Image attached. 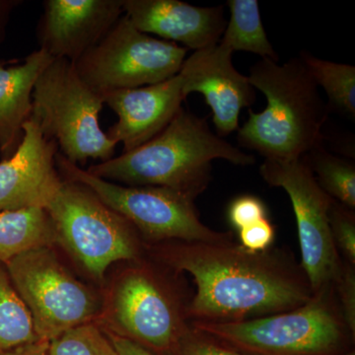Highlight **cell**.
<instances>
[{"instance_id":"83f0119b","label":"cell","mask_w":355,"mask_h":355,"mask_svg":"<svg viewBox=\"0 0 355 355\" xmlns=\"http://www.w3.org/2000/svg\"><path fill=\"white\" fill-rule=\"evenodd\" d=\"M241 246L250 252H263L270 249L275 237V229L268 218L240 229Z\"/></svg>"},{"instance_id":"8992f818","label":"cell","mask_w":355,"mask_h":355,"mask_svg":"<svg viewBox=\"0 0 355 355\" xmlns=\"http://www.w3.org/2000/svg\"><path fill=\"white\" fill-rule=\"evenodd\" d=\"M60 176L85 186L105 205L127 219L149 241L224 242L232 232H218L200 221L195 198L162 187L121 186L93 176L58 151Z\"/></svg>"},{"instance_id":"52a82bcc","label":"cell","mask_w":355,"mask_h":355,"mask_svg":"<svg viewBox=\"0 0 355 355\" xmlns=\"http://www.w3.org/2000/svg\"><path fill=\"white\" fill-rule=\"evenodd\" d=\"M44 209L53 220L58 242L96 279H102L114 261L139 258L137 229L83 184L62 178Z\"/></svg>"},{"instance_id":"9c48e42d","label":"cell","mask_w":355,"mask_h":355,"mask_svg":"<svg viewBox=\"0 0 355 355\" xmlns=\"http://www.w3.org/2000/svg\"><path fill=\"white\" fill-rule=\"evenodd\" d=\"M187 53L181 44L140 32L123 14L73 64L84 83L104 95L154 85L177 76Z\"/></svg>"},{"instance_id":"2e32d148","label":"cell","mask_w":355,"mask_h":355,"mask_svg":"<svg viewBox=\"0 0 355 355\" xmlns=\"http://www.w3.org/2000/svg\"><path fill=\"white\" fill-rule=\"evenodd\" d=\"M123 14L140 32L200 51L220 42L223 6L200 7L180 0H123Z\"/></svg>"},{"instance_id":"d6986e66","label":"cell","mask_w":355,"mask_h":355,"mask_svg":"<svg viewBox=\"0 0 355 355\" xmlns=\"http://www.w3.org/2000/svg\"><path fill=\"white\" fill-rule=\"evenodd\" d=\"M230 19L219 44L229 51H246L263 58L279 62L275 51L261 22L258 0H229Z\"/></svg>"},{"instance_id":"4316f807","label":"cell","mask_w":355,"mask_h":355,"mask_svg":"<svg viewBox=\"0 0 355 355\" xmlns=\"http://www.w3.org/2000/svg\"><path fill=\"white\" fill-rule=\"evenodd\" d=\"M178 352L180 355H243L195 329L184 336Z\"/></svg>"},{"instance_id":"30bf717a","label":"cell","mask_w":355,"mask_h":355,"mask_svg":"<svg viewBox=\"0 0 355 355\" xmlns=\"http://www.w3.org/2000/svg\"><path fill=\"white\" fill-rule=\"evenodd\" d=\"M260 173L266 184L284 189L291 198L297 223L301 266L313 293L328 291L343 266L330 225L335 200L319 186L304 156L291 161L265 160Z\"/></svg>"},{"instance_id":"5b68a950","label":"cell","mask_w":355,"mask_h":355,"mask_svg":"<svg viewBox=\"0 0 355 355\" xmlns=\"http://www.w3.org/2000/svg\"><path fill=\"white\" fill-rule=\"evenodd\" d=\"M331 297V288L286 312L245 321L193 322V329L248 354H330L342 345L345 323Z\"/></svg>"},{"instance_id":"d6a6232c","label":"cell","mask_w":355,"mask_h":355,"mask_svg":"<svg viewBox=\"0 0 355 355\" xmlns=\"http://www.w3.org/2000/svg\"><path fill=\"white\" fill-rule=\"evenodd\" d=\"M345 355H355V354H354V352H352V354H345Z\"/></svg>"},{"instance_id":"4dcf8cb0","label":"cell","mask_w":355,"mask_h":355,"mask_svg":"<svg viewBox=\"0 0 355 355\" xmlns=\"http://www.w3.org/2000/svg\"><path fill=\"white\" fill-rule=\"evenodd\" d=\"M22 1L17 0H0V43L6 37V25L14 8Z\"/></svg>"},{"instance_id":"4fadbf2b","label":"cell","mask_w":355,"mask_h":355,"mask_svg":"<svg viewBox=\"0 0 355 355\" xmlns=\"http://www.w3.org/2000/svg\"><path fill=\"white\" fill-rule=\"evenodd\" d=\"M233 53L217 44L186 58L179 76L184 94L200 93L211 109L212 121L221 139L239 130L240 113L256 101V89L232 62Z\"/></svg>"},{"instance_id":"3957f363","label":"cell","mask_w":355,"mask_h":355,"mask_svg":"<svg viewBox=\"0 0 355 355\" xmlns=\"http://www.w3.org/2000/svg\"><path fill=\"white\" fill-rule=\"evenodd\" d=\"M248 77L268 104L261 113L249 109V118L237 130L240 146L270 161L295 160L323 146L329 106L301 58L282 64L263 58Z\"/></svg>"},{"instance_id":"e0dca14e","label":"cell","mask_w":355,"mask_h":355,"mask_svg":"<svg viewBox=\"0 0 355 355\" xmlns=\"http://www.w3.org/2000/svg\"><path fill=\"white\" fill-rule=\"evenodd\" d=\"M53 58L46 51H33L22 62L0 60V153L10 157L19 146L23 127L32 114L35 84Z\"/></svg>"},{"instance_id":"5bb4252c","label":"cell","mask_w":355,"mask_h":355,"mask_svg":"<svg viewBox=\"0 0 355 355\" xmlns=\"http://www.w3.org/2000/svg\"><path fill=\"white\" fill-rule=\"evenodd\" d=\"M40 49L72 64L96 46L123 15V0H46Z\"/></svg>"},{"instance_id":"9a60e30c","label":"cell","mask_w":355,"mask_h":355,"mask_svg":"<svg viewBox=\"0 0 355 355\" xmlns=\"http://www.w3.org/2000/svg\"><path fill=\"white\" fill-rule=\"evenodd\" d=\"M118 116L109 128V139L123 144V153L137 148L159 135L176 116L186 100L181 76L144 87L123 89L103 95Z\"/></svg>"},{"instance_id":"6da1fadb","label":"cell","mask_w":355,"mask_h":355,"mask_svg":"<svg viewBox=\"0 0 355 355\" xmlns=\"http://www.w3.org/2000/svg\"><path fill=\"white\" fill-rule=\"evenodd\" d=\"M159 258L190 273L197 291L188 306L193 322H238L295 309L314 296L302 266L288 252H250L233 240L172 241Z\"/></svg>"},{"instance_id":"d4e9b609","label":"cell","mask_w":355,"mask_h":355,"mask_svg":"<svg viewBox=\"0 0 355 355\" xmlns=\"http://www.w3.org/2000/svg\"><path fill=\"white\" fill-rule=\"evenodd\" d=\"M228 220L233 227L240 229L268 218V210L261 198L254 196H240L228 207Z\"/></svg>"},{"instance_id":"484cf974","label":"cell","mask_w":355,"mask_h":355,"mask_svg":"<svg viewBox=\"0 0 355 355\" xmlns=\"http://www.w3.org/2000/svg\"><path fill=\"white\" fill-rule=\"evenodd\" d=\"M354 266H342L338 279L334 286L338 289V298H340V308H342V317L345 326L355 334V272Z\"/></svg>"},{"instance_id":"44dd1931","label":"cell","mask_w":355,"mask_h":355,"mask_svg":"<svg viewBox=\"0 0 355 355\" xmlns=\"http://www.w3.org/2000/svg\"><path fill=\"white\" fill-rule=\"evenodd\" d=\"M304 158L324 193L336 202L354 210V163L328 153L323 146L311 151Z\"/></svg>"},{"instance_id":"603a6c76","label":"cell","mask_w":355,"mask_h":355,"mask_svg":"<svg viewBox=\"0 0 355 355\" xmlns=\"http://www.w3.org/2000/svg\"><path fill=\"white\" fill-rule=\"evenodd\" d=\"M101 331L92 324L67 331L49 343L51 355H105L101 347Z\"/></svg>"},{"instance_id":"8fae6325","label":"cell","mask_w":355,"mask_h":355,"mask_svg":"<svg viewBox=\"0 0 355 355\" xmlns=\"http://www.w3.org/2000/svg\"><path fill=\"white\" fill-rule=\"evenodd\" d=\"M146 266L127 270L114 286L112 314L121 336L144 349L168 352L191 331L188 306Z\"/></svg>"},{"instance_id":"7c38bea8","label":"cell","mask_w":355,"mask_h":355,"mask_svg":"<svg viewBox=\"0 0 355 355\" xmlns=\"http://www.w3.org/2000/svg\"><path fill=\"white\" fill-rule=\"evenodd\" d=\"M15 153L0 162V212L46 209L62 177L55 165L60 149L32 116L23 127Z\"/></svg>"},{"instance_id":"ba28073f","label":"cell","mask_w":355,"mask_h":355,"mask_svg":"<svg viewBox=\"0 0 355 355\" xmlns=\"http://www.w3.org/2000/svg\"><path fill=\"white\" fill-rule=\"evenodd\" d=\"M13 286L31 313L40 340L50 343L90 322L101 311L94 291L76 279L51 247H40L6 263Z\"/></svg>"},{"instance_id":"cb8c5ba5","label":"cell","mask_w":355,"mask_h":355,"mask_svg":"<svg viewBox=\"0 0 355 355\" xmlns=\"http://www.w3.org/2000/svg\"><path fill=\"white\" fill-rule=\"evenodd\" d=\"M331 235L338 251L350 265H355V217L354 210L334 202L330 211Z\"/></svg>"},{"instance_id":"ac0fdd59","label":"cell","mask_w":355,"mask_h":355,"mask_svg":"<svg viewBox=\"0 0 355 355\" xmlns=\"http://www.w3.org/2000/svg\"><path fill=\"white\" fill-rule=\"evenodd\" d=\"M57 242L55 226L46 209L0 212V261L4 265L25 252Z\"/></svg>"},{"instance_id":"ffe728a7","label":"cell","mask_w":355,"mask_h":355,"mask_svg":"<svg viewBox=\"0 0 355 355\" xmlns=\"http://www.w3.org/2000/svg\"><path fill=\"white\" fill-rule=\"evenodd\" d=\"M31 313L9 277L0 268V352L38 342Z\"/></svg>"},{"instance_id":"f1b7e54d","label":"cell","mask_w":355,"mask_h":355,"mask_svg":"<svg viewBox=\"0 0 355 355\" xmlns=\"http://www.w3.org/2000/svg\"><path fill=\"white\" fill-rule=\"evenodd\" d=\"M108 340L118 355H154L139 343L132 342L120 335L109 334Z\"/></svg>"},{"instance_id":"1f68e13d","label":"cell","mask_w":355,"mask_h":355,"mask_svg":"<svg viewBox=\"0 0 355 355\" xmlns=\"http://www.w3.org/2000/svg\"><path fill=\"white\" fill-rule=\"evenodd\" d=\"M100 340H101V347L105 355H118L116 352H114V347H112L108 338H106L103 334H101Z\"/></svg>"},{"instance_id":"7402d4cb","label":"cell","mask_w":355,"mask_h":355,"mask_svg":"<svg viewBox=\"0 0 355 355\" xmlns=\"http://www.w3.org/2000/svg\"><path fill=\"white\" fill-rule=\"evenodd\" d=\"M301 60L318 87L328 96L330 106L343 114L355 116V67L321 60L302 51Z\"/></svg>"},{"instance_id":"7a4b0ae2","label":"cell","mask_w":355,"mask_h":355,"mask_svg":"<svg viewBox=\"0 0 355 355\" xmlns=\"http://www.w3.org/2000/svg\"><path fill=\"white\" fill-rule=\"evenodd\" d=\"M253 165L254 157L210 130L207 119L184 108L159 135L118 157L91 165L87 172L132 187H162L195 198L211 180L212 161Z\"/></svg>"},{"instance_id":"f546056e","label":"cell","mask_w":355,"mask_h":355,"mask_svg":"<svg viewBox=\"0 0 355 355\" xmlns=\"http://www.w3.org/2000/svg\"><path fill=\"white\" fill-rule=\"evenodd\" d=\"M0 355H51L49 352V342L38 340V342L27 343L15 349L0 352Z\"/></svg>"},{"instance_id":"277c9868","label":"cell","mask_w":355,"mask_h":355,"mask_svg":"<svg viewBox=\"0 0 355 355\" xmlns=\"http://www.w3.org/2000/svg\"><path fill=\"white\" fill-rule=\"evenodd\" d=\"M32 104V116L70 162L79 166L89 159L114 157L118 144L99 125L104 98L84 83L69 60L53 58L35 84Z\"/></svg>"}]
</instances>
